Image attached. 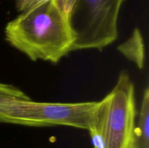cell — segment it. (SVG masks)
<instances>
[{
    "label": "cell",
    "mask_w": 149,
    "mask_h": 148,
    "mask_svg": "<svg viewBox=\"0 0 149 148\" xmlns=\"http://www.w3.org/2000/svg\"><path fill=\"white\" fill-rule=\"evenodd\" d=\"M6 41L33 61L57 63L72 52L75 35L69 16L55 0L19 15L4 30Z\"/></svg>",
    "instance_id": "cell-1"
},
{
    "label": "cell",
    "mask_w": 149,
    "mask_h": 148,
    "mask_svg": "<svg viewBox=\"0 0 149 148\" xmlns=\"http://www.w3.org/2000/svg\"><path fill=\"white\" fill-rule=\"evenodd\" d=\"M135 86L126 71L101 101L94 125L89 129L93 148H135Z\"/></svg>",
    "instance_id": "cell-2"
},
{
    "label": "cell",
    "mask_w": 149,
    "mask_h": 148,
    "mask_svg": "<svg viewBox=\"0 0 149 148\" xmlns=\"http://www.w3.org/2000/svg\"><path fill=\"white\" fill-rule=\"evenodd\" d=\"M99 102H41L8 100L0 104V122L34 127L65 126L89 130L94 125Z\"/></svg>",
    "instance_id": "cell-3"
},
{
    "label": "cell",
    "mask_w": 149,
    "mask_h": 148,
    "mask_svg": "<svg viewBox=\"0 0 149 148\" xmlns=\"http://www.w3.org/2000/svg\"><path fill=\"white\" fill-rule=\"evenodd\" d=\"M125 0H77L70 11L75 35L72 51H101L116 40L118 18Z\"/></svg>",
    "instance_id": "cell-4"
},
{
    "label": "cell",
    "mask_w": 149,
    "mask_h": 148,
    "mask_svg": "<svg viewBox=\"0 0 149 148\" xmlns=\"http://www.w3.org/2000/svg\"><path fill=\"white\" fill-rule=\"evenodd\" d=\"M119 52L135 64L140 69L145 65L146 53L142 34L138 28H135L132 36L118 46Z\"/></svg>",
    "instance_id": "cell-5"
},
{
    "label": "cell",
    "mask_w": 149,
    "mask_h": 148,
    "mask_svg": "<svg viewBox=\"0 0 149 148\" xmlns=\"http://www.w3.org/2000/svg\"><path fill=\"white\" fill-rule=\"evenodd\" d=\"M135 148H149V89L143 96L138 124L135 126Z\"/></svg>",
    "instance_id": "cell-6"
},
{
    "label": "cell",
    "mask_w": 149,
    "mask_h": 148,
    "mask_svg": "<svg viewBox=\"0 0 149 148\" xmlns=\"http://www.w3.org/2000/svg\"><path fill=\"white\" fill-rule=\"evenodd\" d=\"M30 100L23 91L10 84L0 83V104L8 100Z\"/></svg>",
    "instance_id": "cell-7"
},
{
    "label": "cell",
    "mask_w": 149,
    "mask_h": 148,
    "mask_svg": "<svg viewBox=\"0 0 149 148\" xmlns=\"http://www.w3.org/2000/svg\"><path fill=\"white\" fill-rule=\"evenodd\" d=\"M51 0H15L16 10L20 12H27L39 7Z\"/></svg>",
    "instance_id": "cell-8"
}]
</instances>
